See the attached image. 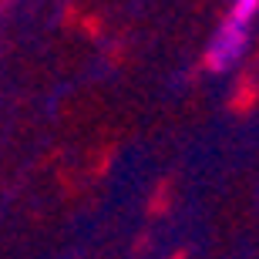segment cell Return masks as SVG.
Segmentation results:
<instances>
[{
    "label": "cell",
    "mask_w": 259,
    "mask_h": 259,
    "mask_svg": "<svg viewBox=\"0 0 259 259\" xmlns=\"http://www.w3.org/2000/svg\"><path fill=\"white\" fill-rule=\"evenodd\" d=\"M256 24H259V0H232L212 30L205 51H202L205 71L209 74H232L249 54Z\"/></svg>",
    "instance_id": "obj_1"
}]
</instances>
